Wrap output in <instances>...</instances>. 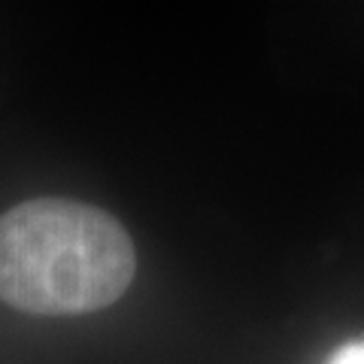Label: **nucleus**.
<instances>
[{
  "label": "nucleus",
  "instance_id": "obj_2",
  "mask_svg": "<svg viewBox=\"0 0 364 364\" xmlns=\"http://www.w3.org/2000/svg\"><path fill=\"white\" fill-rule=\"evenodd\" d=\"M328 364H364V340H352V343L340 346Z\"/></svg>",
  "mask_w": 364,
  "mask_h": 364
},
{
  "label": "nucleus",
  "instance_id": "obj_1",
  "mask_svg": "<svg viewBox=\"0 0 364 364\" xmlns=\"http://www.w3.org/2000/svg\"><path fill=\"white\" fill-rule=\"evenodd\" d=\"M128 231L82 200L37 198L0 215V301L31 316H82L128 291Z\"/></svg>",
  "mask_w": 364,
  "mask_h": 364
}]
</instances>
